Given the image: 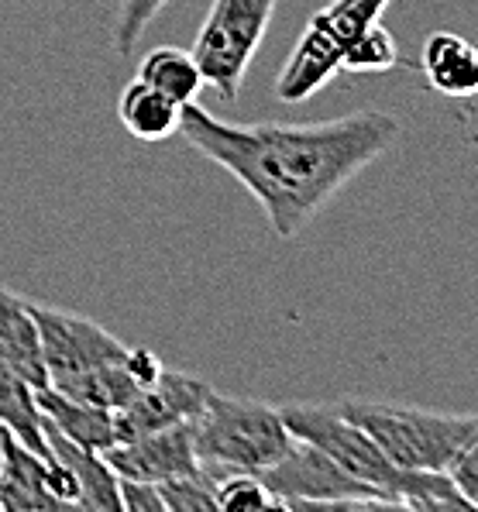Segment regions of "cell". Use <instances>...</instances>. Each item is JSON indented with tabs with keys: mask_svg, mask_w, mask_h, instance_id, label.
I'll return each instance as SVG.
<instances>
[{
	"mask_svg": "<svg viewBox=\"0 0 478 512\" xmlns=\"http://www.w3.org/2000/svg\"><path fill=\"white\" fill-rule=\"evenodd\" d=\"M423 73L451 100L478 97V49L454 31H434L423 45Z\"/></svg>",
	"mask_w": 478,
	"mask_h": 512,
	"instance_id": "obj_12",
	"label": "cell"
},
{
	"mask_svg": "<svg viewBox=\"0 0 478 512\" xmlns=\"http://www.w3.org/2000/svg\"><path fill=\"white\" fill-rule=\"evenodd\" d=\"M0 423H4L21 444H28L35 454L52 461L49 440H45V430H42V413H38V403H35V385H28L25 378L14 372V365L4 358V351H0Z\"/></svg>",
	"mask_w": 478,
	"mask_h": 512,
	"instance_id": "obj_17",
	"label": "cell"
},
{
	"mask_svg": "<svg viewBox=\"0 0 478 512\" xmlns=\"http://www.w3.org/2000/svg\"><path fill=\"white\" fill-rule=\"evenodd\" d=\"M448 475L454 488L468 499V506L478 509V427L472 437H468V444L458 451V458L451 461Z\"/></svg>",
	"mask_w": 478,
	"mask_h": 512,
	"instance_id": "obj_24",
	"label": "cell"
},
{
	"mask_svg": "<svg viewBox=\"0 0 478 512\" xmlns=\"http://www.w3.org/2000/svg\"><path fill=\"white\" fill-rule=\"evenodd\" d=\"M179 114L183 107L176 100H169L166 93H159L145 80H131L121 90L117 100V117H121L124 131L138 141H166L179 131Z\"/></svg>",
	"mask_w": 478,
	"mask_h": 512,
	"instance_id": "obj_16",
	"label": "cell"
},
{
	"mask_svg": "<svg viewBox=\"0 0 478 512\" xmlns=\"http://www.w3.org/2000/svg\"><path fill=\"white\" fill-rule=\"evenodd\" d=\"M166 512H217V471L200 468L193 475L155 485Z\"/></svg>",
	"mask_w": 478,
	"mask_h": 512,
	"instance_id": "obj_21",
	"label": "cell"
},
{
	"mask_svg": "<svg viewBox=\"0 0 478 512\" xmlns=\"http://www.w3.org/2000/svg\"><path fill=\"white\" fill-rule=\"evenodd\" d=\"M396 66H399L396 38L382 21H375L358 38H351L348 49L341 55V69H348V73H389Z\"/></svg>",
	"mask_w": 478,
	"mask_h": 512,
	"instance_id": "obj_20",
	"label": "cell"
},
{
	"mask_svg": "<svg viewBox=\"0 0 478 512\" xmlns=\"http://www.w3.org/2000/svg\"><path fill=\"white\" fill-rule=\"evenodd\" d=\"M286 430L338 461L358 482L375 485L393 499L396 509L441 512V509H472L465 495L454 488L448 471H403L382 454L368 433L341 413L338 403H286L279 406Z\"/></svg>",
	"mask_w": 478,
	"mask_h": 512,
	"instance_id": "obj_2",
	"label": "cell"
},
{
	"mask_svg": "<svg viewBox=\"0 0 478 512\" xmlns=\"http://www.w3.org/2000/svg\"><path fill=\"white\" fill-rule=\"evenodd\" d=\"M49 451L59 464H66L73 471V478L80 482V509L90 512H121V492H117V475L107 468V461L97 451L66 440L59 430H52L49 423H42Z\"/></svg>",
	"mask_w": 478,
	"mask_h": 512,
	"instance_id": "obj_15",
	"label": "cell"
},
{
	"mask_svg": "<svg viewBox=\"0 0 478 512\" xmlns=\"http://www.w3.org/2000/svg\"><path fill=\"white\" fill-rule=\"evenodd\" d=\"M28 306L31 317H35L38 337H42V358L52 389L66 392L80 378L128 358V344L117 341L111 330H104L97 320L45 303Z\"/></svg>",
	"mask_w": 478,
	"mask_h": 512,
	"instance_id": "obj_7",
	"label": "cell"
},
{
	"mask_svg": "<svg viewBox=\"0 0 478 512\" xmlns=\"http://www.w3.org/2000/svg\"><path fill=\"white\" fill-rule=\"evenodd\" d=\"M269 509H282V502L262 485L258 475H248V471L217 475V512H269Z\"/></svg>",
	"mask_w": 478,
	"mask_h": 512,
	"instance_id": "obj_22",
	"label": "cell"
},
{
	"mask_svg": "<svg viewBox=\"0 0 478 512\" xmlns=\"http://www.w3.org/2000/svg\"><path fill=\"white\" fill-rule=\"evenodd\" d=\"M338 409L403 471H448L478 427V413H434L379 399H344Z\"/></svg>",
	"mask_w": 478,
	"mask_h": 512,
	"instance_id": "obj_4",
	"label": "cell"
},
{
	"mask_svg": "<svg viewBox=\"0 0 478 512\" xmlns=\"http://www.w3.org/2000/svg\"><path fill=\"white\" fill-rule=\"evenodd\" d=\"M52 461L21 444L11 430L0 423V512L25 509H59L49 488Z\"/></svg>",
	"mask_w": 478,
	"mask_h": 512,
	"instance_id": "obj_10",
	"label": "cell"
},
{
	"mask_svg": "<svg viewBox=\"0 0 478 512\" xmlns=\"http://www.w3.org/2000/svg\"><path fill=\"white\" fill-rule=\"evenodd\" d=\"M169 0H121L117 7V21H114V52L117 55H131V49L138 45V38L145 35L148 25L159 18V11Z\"/></svg>",
	"mask_w": 478,
	"mask_h": 512,
	"instance_id": "obj_23",
	"label": "cell"
},
{
	"mask_svg": "<svg viewBox=\"0 0 478 512\" xmlns=\"http://www.w3.org/2000/svg\"><path fill=\"white\" fill-rule=\"evenodd\" d=\"M341 55L344 49L338 42H331L317 25H307L300 42L289 52V59L282 62L276 76V97L282 104H303V100H310L313 93H320L341 73Z\"/></svg>",
	"mask_w": 478,
	"mask_h": 512,
	"instance_id": "obj_11",
	"label": "cell"
},
{
	"mask_svg": "<svg viewBox=\"0 0 478 512\" xmlns=\"http://www.w3.org/2000/svg\"><path fill=\"white\" fill-rule=\"evenodd\" d=\"M138 80H145L159 93H166L179 107L197 104L200 90L207 86L203 83L197 55L179 49V45H162V49L148 52L145 59L138 62Z\"/></svg>",
	"mask_w": 478,
	"mask_h": 512,
	"instance_id": "obj_18",
	"label": "cell"
},
{
	"mask_svg": "<svg viewBox=\"0 0 478 512\" xmlns=\"http://www.w3.org/2000/svg\"><path fill=\"white\" fill-rule=\"evenodd\" d=\"M100 458L107 461V468L117 478H131V482H148L162 485L172 478H183L200 471L203 464L193 447V427L190 423H172L162 430L138 433L131 440L111 444L107 451H100Z\"/></svg>",
	"mask_w": 478,
	"mask_h": 512,
	"instance_id": "obj_8",
	"label": "cell"
},
{
	"mask_svg": "<svg viewBox=\"0 0 478 512\" xmlns=\"http://www.w3.org/2000/svg\"><path fill=\"white\" fill-rule=\"evenodd\" d=\"M399 131V117L386 110H358L310 124H227L200 104H186L176 135L231 172L258 200L272 234L289 241L365 165L386 155Z\"/></svg>",
	"mask_w": 478,
	"mask_h": 512,
	"instance_id": "obj_1",
	"label": "cell"
},
{
	"mask_svg": "<svg viewBox=\"0 0 478 512\" xmlns=\"http://www.w3.org/2000/svg\"><path fill=\"white\" fill-rule=\"evenodd\" d=\"M386 7L389 0H331L324 11L313 14L310 25H317L331 42L348 49L351 38H358L368 25H375Z\"/></svg>",
	"mask_w": 478,
	"mask_h": 512,
	"instance_id": "obj_19",
	"label": "cell"
},
{
	"mask_svg": "<svg viewBox=\"0 0 478 512\" xmlns=\"http://www.w3.org/2000/svg\"><path fill=\"white\" fill-rule=\"evenodd\" d=\"M210 389L214 385H207L203 378L162 368L152 385L138 389L121 409H114V444L148 430L172 427V423H190L207 403Z\"/></svg>",
	"mask_w": 478,
	"mask_h": 512,
	"instance_id": "obj_9",
	"label": "cell"
},
{
	"mask_svg": "<svg viewBox=\"0 0 478 512\" xmlns=\"http://www.w3.org/2000/svg\"><path fill=\"white\" fill-rule=\"evenodd\" d=\"M258 478L282 502V509H396L386 492L358 482L320 447L300 437H293L289 451Z\"/></svg>",
	"mask_w": 478,
	"mask_h": 512,
	"instance_id": "obj_6",
	"label": "cell"
},
{
	"mask_svg": "<svg viewBox=\"0 0 478 512\" xmlns=\"http://www.w3.org/2000/svg\"><path fill=\"white\" fill-rule=\"evenodd\" d=\"M193 447L203 468L227 475V471H248L262 475L276 464L293 444L279 409L258 399H238L210 389L207 403L190 420Z\"/></svg>",
	"mask_w": 478,
	"mask_h": 512,
	"instance_id": "obj_3",
	"label": "cell"
},
{
	"mask_svg": "<svg viewBox=\"0 0 478 512\" xmlns=\"http://www.w3.org/2000/svg\"><path fill=\"white\" fill-rule=\"evenodd\" d=\"M117 492H121V512H166L159 488L148 485V482L117 478Z\"/></svg>",
	"mask_w": 478,
	"mask_h": 512,
	"instance_id": "obj_25",
	"label": "cell"
},
{
	"mask_svg": "<svg viewBox=\"0 0 478 512\" xmlns=\"http://www.w3.org/2000/svg\"><path fill=\"white\" fill-rule=\"evenodd\" d=\"M35 403L42 413V423H49L52 430H59L66 440L86 447V451H107L114 444V413L100 406H86L76 399L62 396L52 385L35 389Z\"/></svg>",
	"mask_w": 478,
	"mask_h": 512,
	"instance_id": "obj_13",
	"label": "cell"
},
{
	"mask_svg": "<svg viewBox=\"0 0 478 512\" xmlns=\"http://www.w3.org/2000/svg\"><path fill=\"white\" fill-rule=\"evenodd\" d=\"M276 4L279 0H214L210 4L190 52L200 62L203 83L214 86L221 100H234L241 93L248 66L272 25Z\"/></svg>",
	"mask_w": 478,
	"mask_h": 512,
	"instance_id": "obj_5",
	"label": "cell"
},
{
	"mask_svg": "<svg viewBox=\"0 0 478 512\" xmlns=\"http://www.w3.org/2000/svg\"><path fill=\"white\" fill-rule=\"evenodd\" d=\"M0 351L14 365V372L25 378L35 389L49 385V372H45L42 358V337H38L35 317H31L28 299L0 289Z\"/></svg>",
	"mask_w": 478,
	"mask_h": 512,
	"instance_id": "obj_14",
	"label": "cell"
}]
</instances>
